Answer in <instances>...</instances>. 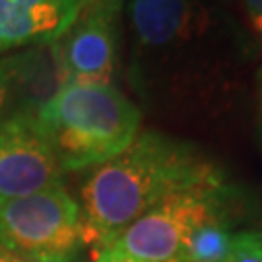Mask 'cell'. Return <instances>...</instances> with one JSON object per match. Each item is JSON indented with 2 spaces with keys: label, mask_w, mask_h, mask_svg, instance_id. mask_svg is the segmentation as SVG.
Returning a JSON list of instances; mask_svg holds the SVG:
<instances>
[{
  "label": "cell",
  "mask_w": 262,
  "mask_h": 262,
  "mask_svg": "<svg viewBox=\"0 0 262 262\" xmlns=\"http://www.w3.org/2000/svg\"><path fill=\"white\" fill-rule=\"evenodd\" d=\"M227 262H262V229L235 233L231 256Z\"/></svg>",
  "instance_id": "8fae6325"
},
{
  "label": "cell",
  "mask_w": 262,
  "mask_h": 262,
  "mask_svg": "<svg viewBox=\"0 0 262 262\" xmlns=\"http://www.w3.org/2000/svg\"><path fill=\"white\" fill-rule=\"evenodd\" d=\"M28 60L29 53L0 58V122L14 115L10 111V103L21 92Z\"/></svg>",
  "instance_id": "30bf717a"
},
{
  "label": "cell",
  "mask_w": 262,
  "mask_h": 262,
  "mask_svg": "<svg viewBox=\"0 0 262 262\" xmlns=\"http://www.w3.org/2000/svg\"><path fill=\"white\" fill-rule=\"evenodd\" d=\"M0 247L33 262H74L85 247L80 202L56 187L0 204Z\"/></svg>",
  "instance_id": "277c9868"
},
{
  "label": "cell",
  "mask_w": 262,
  "mask_h": 262,
  "mask_svg": "<svg viewBox=\"0 0 262 262\" xmlns=\"http://www.w3.org/2000/svg\"><path fill=\"white\" fill-rule=\"evenodd\" d=\"M249 14H262V0H245Z\"/></svg>",
  "instance_id": "5bb4252c"
},
{
  "label": "cell",
  "mask_w": 262,
  "mask_h": 262,
  "mask_svg": "<svg viewBox=\"0 0 262 262\" xmlns=\"http://www.w3.org/2000/svg\"><path fill=\"white\" fill-rule=\"evenodd\" d=\"M222 173L187 142L161 132H138L119 156L94 167L82 187L85 247L95 256L124 227L179 190Z\"/></svg>",
  "instance_id": "6da1fadb"
},
{
  "label": "cell",
  "mask_w": 262,
  "mask_h": 262,
  "mask_svg": "<svg viewBox=\"0 0 262 262\" xmlns=\"http://www.w3.org/2000/svg\"><path fill=\"white\" fill-rule=\"evenodd\" d=\"M233 237L227 217L198 225L188 237L181 262H227L233 249Z\"/></svg>",
  "instance_id": "9c48e42d"
},
{
  "label": "cell",
  "mask_w": 262,
  "mask_h": 262,
  "mask_svg": "<svg viewBox=\"0 0 262 262\" xmlns=\"http://www.w3.org/2000/svg\"><path fill=\"white\" fill-rule=\"evenodd\" d=\"M56 187H64V171L33 113H16L0 122V204Z\"/></svg>",
  "instance_id": "8992f818"
},
{
  "label": "cell",
  "mask_w": 262,
  "mask_h": 262,
  "mask_svg": "<svg viewBox=\"0 0 262 262\" xmlns=\"http://www.w3.org/2000/svg\"><path fill=\"white\" fill-rule=\"evenodd\" d=\"M62 171L97 167L126 150L140 130V111L111 84L66 82L33 113Z\"/></svg>",
  "instance_id": "7a4b0ae2"
},
{
  "label": "cell",
  "mask_w": 262,
  "mask_h": 262,
  "mask_svg": "<svg viewBox=\"0 0 262 262\" xmlns=\"http://www.w3.org/2000/svg\"><path fill=\"white\" fill-rule=\"evenodd\" d=\"M231 198L233 190L222 175L183 188L124 227L101 253L136 262H179L198 225L229 217Z\"/></svg>",
  "instance_id": "3957f363"
},
{
  "label": "cell",
  "mask_w": 262,
  "mask_h": 262,
  "mask_svg": "<svg viewBox=\"0 0 262 262\" xmlns=\"http://www.w3.org/2000/svg\"><path fill=\"white\" fill-rule=\"evenodd\" d=\"M187 0H130V19L142 47H165L177 41L188 24Z\"/></svg>",
  "instance_id": "ba28073f"
},
{
  "label": "cell",
  "mask_w": 262,
  "mask_h": 262,
  "mask_svg": "<svg viewBox=\"0 0 262 262\" xmlns=\"http://www.w3.org/2000/svg\"><path fill=\"white\" fill-rule=\"evenodd\" d=\"M251 16V21H253L254 31L262 37V14H249Z\"/></svg>",
  "instance_id": "9a60e30c"
},
{
  "label": "cell",
  "mask_w": 262,
  "mask_h": 262,
  "mask_svg": "<svg viewBox=\"0 0 262 262\" xmlns=\"http://www.w3.org/2000/svg\"><path fill=\"white\" fill-rule=\"evenodd\" d=\"M88 0H0V53L53 45L74 24Z\"/></svg>",
  "instance_id": "52a82bcc"
},
{
  "label": "cell",
  "mask_w": 262,
  "mask_h": 262,
  "mask_svg": "<svg viewBox=\"0 0 262 262\" xmlns=\"http://www.w3.org/2000/svg\"><path fill=\"white\" fill-rule=\"evenodd\" d=\"M0 262H33V260H28V258L18 256V254L6 251L4 247H0Z\"/></svg>",
  "instance_id": "7c38bea8"
},
{
  "label": "cell",
  "mask_w": 262,
  "mask_h": 262,
  "mask_svg": "<svg viewBox=\"0 0 262 262\" xmlns=\"http://www.w3.org/2000/svg\"><path fill=\"white\" fill-rule=\"evenodd\" d=\"M119 8L121 0H88L64 35L49 45L62 84H111L117 64Z\"/></svg>",
  "instance_id": "5b68a950"
},
{
  "label": "cell",
  "mask_w": 262,
  "mask_h": 262,
  "mask_svg": "<svg viewBox=\"0 0 262 262\" xmlns=\"http://www.w3.org/2000/svg\"><path fill=\"white\" fill-rule=\"evenodd\" d=\"M260 113H262V72H260Z\"/></svg>",
  "instance_id": "2e32d148"
},
{
  "label": "cell",
  "mask_w": 262,
  "mask_h": 262,
  "mask_svg": "<svg viewBox=\"0 0 262 262\" xmlns=\"http://www.w3.org/2000/svg\"><path fill=\"white\" fill-rule=\"evenodd\" d=\"M95 262H136V260H130V258H121V256H113V254L101 253V254H97V256H95Z\"/></svg>",
  "instance_id": "4fadbf2b"
}]
</instances>
